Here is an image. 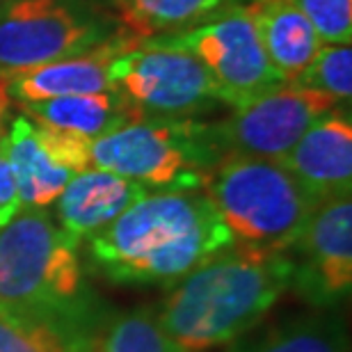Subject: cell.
Masks as SVG:
<instances>
[{"mask_svg":"<svg viewBox=\"0 0 352 352\" xmlns=\"http://www.w3.org/2000/svg\"><path fill=\"white\" fill-rule=\"evenodd\" d=\"M80 245L48 208H21L0 229V309L48 322L91 352L112 316L89 284Z\"/></svg>","mask_w":352,"mask_h":352,"instance_id":"6da1fadb","label":"cell"},{"mask_svg":"<svg viewBox=\"0 0 352 352\" xmlns=\"http://www.w3.org/2000/svg\"><path fill=\"white\" fill-rule=\"evenodd\" d=\"M293 258L229 243L170 286L153 309L158 325L190 352L227 348L261 325L291 291Z\"/></svg>","mask_w":352,"mask_h":352,"instance_id":"7a4b0ae2","label":"cell"},{"mask_svg":"<svg viewBox=\"0 0 352 352\" xmlns=\"http://www.w3.org/2000/svg\"><path fill=\"white\" fill-rule=\"evenodd\" d=\"M229 243L204 192H149L91 236L87 252L110 284L170 288Z\"/></svg>","mask_w":352,"mask_h":352,"instance_id":"3957f363","label":"cell"},{"mask_svg":"<svg viewBox=\"0 0 352 352\" xmlns=\"http://www.w3.org/2000/svg\"><path fill=\"white\" fill-rule=\"evenodd\" d=\"M243 248L291 252L316 204L279 160L227 153L201 190Z\"/></svg>","mask_w":352,"mask_h":352,"instance_id":"277c9868","label":"cell"},{"mask_svg":"<svg viewBox=\"0 0 352 352\" xmlns=\"http://www.w3.org/2000/svg\"><path fill=\"white\" fill-rule=\"evenodd\" d=\"M222 156L213 126L179 117H140L91 142V167L146 192H201Z\"/></svg>","mask_w":352,"mask_h":352,"instance_id":"5b68a950","label":"cell"},{"mask_svg":"<svg viewBox=\"0 0 352 352\" xmlns=\"http://www.w3.org/2000/svg\"><path fill=\"white\" fill-rule=\"evenodd\" d=\"M117 34L94 0H0V78L76 58Z\"/></svg>","mask_w":352,"mask_h":352,"instance_id":"8992f818","label":"cell"},{"mask_svg":"<svg viewBox=\"0 0 352 352\" xmlns=\"http://www.w3.org/2000/svg\"><path fill=\"white\" fill-rule=\"evenodd\" d=\"M142 41L195 55L213 80L220 103L234 110L284 85L265 58L248 5H222L192 28Z\"/></svg>","mask_w":352,"mask_h":352,"instance_id":"52a82bcc","label":"cell"},{"mask_svg":"<svg viewBox=\"0 0 352 352\" xmlns=\"http://www.w3.org/2000/svg\"><path fill=\"white\" fill-rule=\"evenodd\" d=\"M110 85L142 117L195 119L220 103L195 55L144 41L110 62Z\"/></svg>","mask_w":352,"mask_h":352,"instance_id":"ba28073f","label":"cell"},{"mask_svg":"<svg viewBox=\"0 0 352 352\" xmlns=\"http://www.w3.org/2000/svg\"><path fill=\"white\" fill-rule=\"evenodd\" d=\"M336 105L341 103L332 96L284 82L210 126L224 156L236 153L279 160L293 149L316 119L327 115Z\"/></svg>","mask_w":352,"mask_h":352,"instance_id":"9c48e42d","label":"cell"},{"mask_svg":"<svg viewBox=\"0 0 352 352\" xmlns=\"http://www.w3.org/2000/svg\"><path fill=\"white\" fill-rule=\"evenodd\" d=\"M293 258L291 291L311 309L332 311L352 291V201L350 197L318 204L288 252Z\"/></svg>","mask_w":352,"mask_h":352,"instance_id":"30bf717a","label":"cell"},{"mask_svg":"<svg viewBox=\"0 0 352 352\" xmlns=\"http://www.w3.org/2000/svg\"><path fill=\"white\" fill-rule=\"evenodd\" d=\"M341 105L316 119L279 158L316 204L350 197L352 190V119Z\"/></svg>","mask_w":352,"mask_h":352,"instance_id":"8fae6325","label":"cell"},{"mask_svg":"<svg viewBox=\"0 0 352 352\" xmlns=\"http://www.w3.org/2000/svg\"><path fill=\"white\" fill-rule=\"evenodd\" d=\"M140 44L131 32H117L91 51L76 58L58 60L51 65L7 76L5 91L16 103L46 101V98L74 96V94H96L108 91L110 85V62L122 53Z\"/></svg>","mask_w":352,"mask_h":352,"instance_id":"7c38bea8","label":"cell"},{"mask_svg":"<svg viewBox=\"0 0 352 352\" xmlns=\"http://www.w3.org/2000/svg\"><path fill=\"white\" fill-rule=\"evenodd\" d=\"M146 195L135 181L89 167L76 174L55 199V222L78 243L89 241Z\"/></svg>","mask_w":352,"mask_h":352,"instance_id":"4fadbf2b","label":"cell"},{"mask_svg":"<svg viewBox=\"0 0 352 352\" xmlns=\"http://www.w3.org/2000/svg\"><path fill=\"white\" fill-rule=\"evenodd\" d=\"M21 115L44 129L72 133L89 142L110 135L142 115L115 89L96 94H74L46 101L19 103Z\"/></svg>","mask_w":352,"mask_h":352,"instance_id":"5bb4252c","label":"cell"},{"mask_svg":"<svg viewBox=\"0 0 352 352\" xmlns=\"http://www.w3.org/2000/svg\"><path fill=\"white\" fill-rule=\"evenodd\" d=\"M265 58L284 82H293L320 51L322 39L291 0H256L250 5Z\"/></svg>","mask_w":352,"mask_h":352,"instance_id":"9a60e30c","label":"cell"},{"mask_svg":"<svg viewBox=\"0 0 352 352\" xmlns=\"http://www.w3.org/2000/svg\"><path fill=\"white\" fill-rule=\"evenodd\" d=\"M0 146H3L5 158L16 179L23 208L53 206L65 186L76 176L44 149L37 135V126L23 115L12 117Z\"/></svg>","mask_w":352,"mask_h":352,"instance_id":"2e32d148","label":"cell"},{"mask_svg":"<svg viewBox=\"0 0 352 352\" xmlns=\"http://www.w3.org/2000/svg\"><path fill=\"white\" fill-rule=\"evenodd\" d=\"M227 352H348V332L339 316L314 309L256 325Z\"/></svg>","mask_w":352,"mask_h":352,"instance_id":"e0dca14e","label":"cell"},{"mask_svg":"<svg viewBox=\"0 0 352 352\" xmlns=\"http://www.w3.org/2000/svg\"><path fill=\"white\" fill-rule=\"evenodd\" d=\"M222 5L224 0H129L126 25L142 41L192 28Z\"/></svg>","mask_w":352,"mask_h":352,"instance_id":"ac0fdd59","label":"cell"},{"mask_svg":"<svg viewBox=\"0 0 352 352\" xmlns=\"http://www.w3.org/2000/svg\"><path fill=\"white\" fill-rule=\"evenodd\" d=\"M91 352H190L158 325L151 307L112 316Z\"/></svg>","mask_w":352,"mask_h":352,"instance_id":"d6986e66","label":"cell"},{"mask_svg":"<svg viewBox=\"0 0 352 352\" xmlns=\"http://www.w3.org/2000/svg\"><path fill=\"white\" fill-rule=\"evenodd\" d=\"M0 352H89L48 322L0 309Z\"/></svg>","mask_w":352,"mask_h":352,"instance_id":"ffe728a7","label":"cell"},{"mask_svg":"<svg viewBox=\"0 0 352 352\" xmlns=\"http://www.w3.org/2000/svg\"><path fill=\"white\" fill-rule=\"evenodd\" d=\"M291 85L320 91L336 98L339 103H350L352 96V51L350 46L322 44L316 58L309 62Z\"/></svg>","mask_w":352,"mask_h":352,"instance_id":"44dd1931","label":"cell"},{"mask_svg":"<svg viewBox=\"0 0 352 352\" xmlns=\"http://www.w3.org/2000/svg\"><path fill=\"white\" fill-rule=\"evenodd\" d=\"M309 19L322 44L350 46L352 0H291Z\"/></svg>","mask_w":352,"mask_h":352,"instance_id":"7402d4cb","label":"cell"},{"mask_svg":"<svg viewBox=\"0 0 352 352\" xmlns=\"http://www.w3.org/2000/svg\"><path fill=\"white\" fill-rule=\"evenodd\" d=\"M21 208L23 206H21L16 179H14L12 167L7 163L3 146H0V229H5L19 215Z\"/></svg>","mask_w":352,"mask_h":352,"instance_id":"603a6c76","label":"cell"},{"mask_svg":"<svg viewBox=\"0 0 352 352\" xmlns=\"http://www.w3.org/2000/svg\"><path fill=\"white\" fill-rule=\"evenodd\" d=\"M12 108H14V101H12L10 96H7V91H5V80L0 78V142H3V138L7 135V129H10Z\"/></svg>","mask_w":352,"mask_h":352,"instance_id":"cb8c5ba5","label":"cell"}]
</instances>
